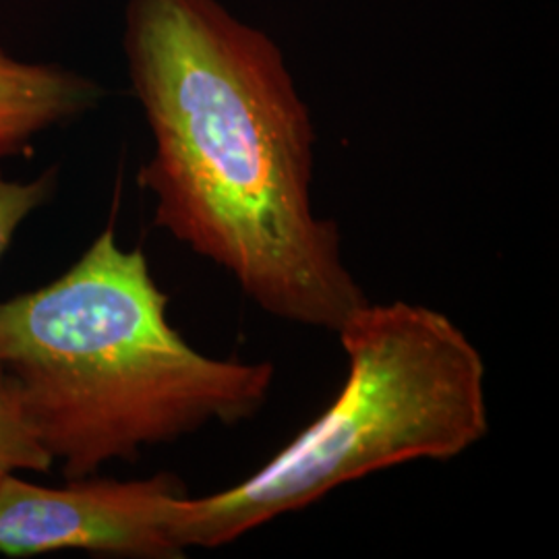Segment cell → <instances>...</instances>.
<instances>
[{
    "label": "cell",
    "mask_w": 559,
    "mask_h": 559,
    "mask_svg": "<svg viewBox=\"0 0 559 559\" xmlns=\"http://www.w3.org/2000/svg\"><path fill=\"white\" fill-rule=\"evenodd\" d=\"M124 55L154 224L265 313L336 334L367 297L313 210L316 129L276 41L218 0H129Z\"/></svg>",
    "instance_id": "cell-1"
},
{
    "label": "cell",
    "mask_w": 559,
    "mask_h": 559,
    "mask_svg": "<svg viewBox=\"0 0 559 559\" xmlns=\"http://www.w3.org/2000/svg\"><path fill=\"white\" fill-rule=\"evenodd\" d=\"M141 249L104 228L60 278L0 302V367L64 479L260 413L270 360L214 359L168 321Z\"/></svg>",
    "instance_id": "cell-2"
},
{
    "label": "cell",
    "mask_w": 559,
    "mask_h": 559,
    "mask_svg": "<svg viewBox=\"0 0 559 559\" xmlns=\"http://www.w3.org/2000/svg\"><path fill=\"white\" fill-rule=\"evenodd\" d=\"M346 380L258 473L177 506V539L214 549L350 480L411 460L456 459L489 433L485 360L441 311L362 302L336 332Z\"/></svg>",
    "instance_id": "cell-3"
},
{
    "label": "cell",
    "mask_w": 559,
    "mask_h": 559,
    "mask_svg": "<svg viewBox=\"0 0 559 559\" xmlns=\"http://www.w3.org/2000/svg\"><path fill=\"white\" fill-rule=\"evenodd\" d=\"M41 487L11 475L0 483V556L29 558L85 551L117 558L177 559V506L185 483L150 479H67Z\"/></svg>",
    "instance_id": "cell-4"
},
{
    "label": "cell",
    "mask_w": 559,
    "mask_h": 559,
    "mask_svg": "<svg viewBox=\"0 0 559 559\" xmlns=\"http://www.w3.org/2000/svg\"><path fill=\"white\" fill-rule=\"evenodd\" d=\"M96 81L59 64L13 59L0 48V160L20 156L44 131L102 100Z\"/></svg>",
    "instance_id": "cell-5"
},
{
    "label": "cell",
    "mask_w": 559,
    "mask_h": 559,
    "mask_svg": "<svg viewBox=\"0 0 559 559\" xmlns=\"http://www.w3.org/2000/svg\"><path fill=\"white\" fill-rule=\"evenodd\" d=\"M55 459L27 417L20 381L0 367V483L17 471L48 473Z\"/></svg>",
    "instance_id": "cell-6"
},
{
    "label": "cell",
    "mask_w": 559,
    "mask_h": 559,
    "mask_svg": "<svg viewBox=\"0 0 559 559\" xmlns=\"http://www.w3.org/2000/svg\"><path fill=\"white\" fill-rule=\"evenodd\" d=\"M57 173L46 170L38 179L9 180L0 175V260L17 228L52 195Z\"/></svg>",
    "instance_id": "cell-7"
}]
</instances>
